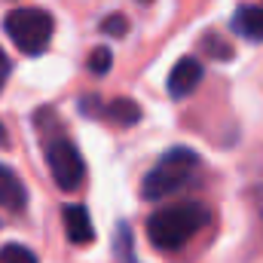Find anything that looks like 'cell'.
I'll use <instances>...</instances> for the list:
<instances>
[{"label": "cell", "mask_w": 263, "mask_h": 263, "mask_svg": "<svg viewBox=\"0 0 263 263\" xmlns=\"http://www.w3.org/2000/svg\"><path fill=\"white\" fill-rule=\"evenodd\" d=\"M208 223V208L202 202H178L156 208L147 217V239L159 251H181L190 239H196Z\"/></svg>", "instance_id": "cell-1"}, {"label": "cell", "mask_w": 263, "mask_h": 263, "mask_svg": "<svg viewBox=\"0 0 263 263\" xmlns=\"http://www.w3.org/2000/svg\"><path fill=\"white\" fill-rule=\"evenodd\" d=\"M199 172V153L190 147H172L168 153H162V159L147 172L144 184H141V196L147 202L165 199L178 190H184L193 175Z\"/></svg>", "instance_id": "cell-2"}, {"label": "cell", "mask_w": 263, "mask_h": 263, "mask_svg": "<svg viewBox=\"0 0 263 263\" xmlns=\"http://www.w3.org/2000/svg\"><path fill=\"white\" fill-rule=\"evenodd\" d=\"M3 31L25 55H40V52H46V46H49V40L55 34V22H52V15L46 9L22 6V9L6 12Z\"/></svg>", "instance_id": "cell-3"}, {"label": "cell", "mask_w": 263, "mask_h": 263, "mask_svg": "<svg viewBox=\"0 0 263 263\" xmlns=\"http://www.w3.org/2000/svg\"><path fill=\"white\" fill-rule=\"evenodd\" d=\"M46 165H49V175H52L55 187L65 190V193H73L86 178V162H83L80 150L73 147V141L67 135L46 138Z\"/></svg>", "instance_id": "cell-4"}, {"label": "cell", "mask_w": 263, "mask_h": 263, "mask_svg": "<svg viewBox=\"0 0 263 263\" xmlns=\"http://www.w3.org/2000/svg\"><path fill=\"white\" fill-rule=\"evenodd\" d=\"M202 62L193 59V55H187V59H181L178 65L172 67V73H168V95L172 98H187V95H193V89H196L199 83H202Z\"/></svg>", "instance_id": "cell-5"}, {"label": "cell", "mask_w": 263, "mask_h": 263, "mask_svg": "<svg viewBox=\"0 0 263 263\" xmlns=\"http://www.w3.org/2000/svg\"><path fill=\"white\" fill-rule=\"evenodd\" d=\"M65 233L73 245H92L95 239V227H92V217L83 205H65Z\"/></svg>", "instance_id": "cell-6"}, {"label": "cell", "mask_w": 263, "mask_h": 263, "mask_svg": "<svg viewBox=\"0 0 263 263\" xmlns=\"http://www.w3.org/2000/svg\"><path fill=\"white\" fill-rule=\"evenodd\" d=\"M25 205H28V190H25L22 178L9 165H0V208L22 211Z\"/></svg>", "instance_id": "cell-7"}, {"label": "cell", "mask_w": 263, "mask_h": 263, "mask_svg": "<svg viewBox=\"0 0 263 263\" xmlns=\"http://www.w3.org/2000/svg\"><path fill=\"white\" fill-rule=\"evenodd\" d=\"M233 31L245 40L263 43V9L260 6H239L233 12Z\"/></svg>", "instance_id": "cell-8"}, {"label": "cell", "mask_w": 263, "mask_h": 263, "mask_svg": "<svg viewBox=\"0 0 263 263\" xmlns=\"http://www.w3.org/2000/svg\"><path fill=\"white\" fill-rule=\"evenodd\" d=\"M101 117L110 120L114 126L129 129V126H135V123L141 120V107H138L132 98H114V101H107V104L101 107Z\"/></svg>", "instance_id": "cell-9"}, {"label": "cell", "mask_w": 263, "mask_h": 263, "mask_svg": "<svg viewBox=\"0 0 263 263\" xmlns=\"http://www.w3.org/2000/svg\"><path fill=\"white\" fill-rule=\"evenodd\" d=\"M202 49H205L211 59H220V62L233 59V46H230L223 37H217V34H205V37H202Z\"/></svg>", "instance_id": "cell-10"}, {"label": "cell", "mask_w": 263, "mask_h": 263, "mask_svg": "<svg viewBox=\"0 0 263 263\" xmlns=\"http://www.w3.org/2000/svg\"><path fill=\"white\" fill-rule=\"evenodd\" d=\"M0 263H37V254L31 248H25V245L12 242V245L0 248Z\"/></svg>", "instance_id": "cell-11"}, {"label": "cell", "mask_w": 263, "mask_h": 263, "mask_svg": "<svg viewBox=\"0 0 263 263\" xmlns=\"http://www.w3.org/2000/svg\"><path fill=\"white\" fill-rule=\"evenodd\" d=\"M117 257L120 263H135V245H132V230L126 223L117 227Z\"/></svg>", "instance_id": "cell-12"}, {"label": "cell", "mask_w": 263, "mask_h": 263, "mask_svg": "<svg viewBox=\"0 0 263 263\" xmlns=\"http://www.w3.org/2000/svg\"><path fill=\"white\" fill-rule=\"evenodd\" d=\"M110 67H114V52H110L107 46L92 49V55H89V70H92L95 77H104Z\"/></svg>", "instance_id": "cell-13"}, {"label": "cell", "mask_w": 263, "mask_h": 263, "mask_svg": "<svg viewBox=\"0 0 263 263\" xmlns=\"http://www.w3.org/2000/svg\"><path fill=\"white\" fill-rule=\"evenodd\" d=\"M101 31L110 34V37H126V34H129V18H126L123 12H114V15H107V18L101 22Z\"/></svg>", "instance_id": "cell-14"}, {"label": "cell", "mask_w": 263, "mask_h": 263, "mask_svg": "<svg viewBox=\"0 0 263 263\" xmlns=\"http://www.w3.org/2000/svg\"><path fill=\"white\" fill-rule=\"evenodd\" d=\"M9 70H12V65H9V55L0 49V89H3V83L9 80Z\"/></svg>", "instance_id": "cell-15"}, {"label": "cell", "mask_w": 263, "mask_h": 263, "mask_svg": "<svg viewBox=\"0 0 263 263\" xmlns=\"http://www.w3.org/2000/svg\"><path fill=\"white\" fill-rule=\"evenodd\" d=\"M141 3H150V0H141Z\"/></svg>", "instance_id": "cell-16"}]
</instances>
